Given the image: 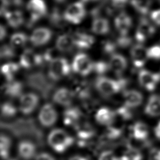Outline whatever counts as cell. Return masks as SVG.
I'll use <instances>...</instances> for the list:
<instances>
[{
    "label": "cell",
    "mask_w": 160,
    "mask_h": 160,
    "mask_svg": "<svg viewBox=\"0 0 160 160\" xmlns=\"http://www.w3.org/2000/svg\"><path fill=\"white\" fill-rule=\"evenodd\" d=\"M26 84L31 88L39 92L44 99H48L54 88L53 81L41 71H35L26 75Z\"/></svg>",
    "instance_id": "obj_1"
},
{
    "label": "cell",
    "mask_w": 160,
    "mask_h": 160,
    "mask_svg": "<svg viewBox=\"0 0 160 160\" xmlns=\"http://www.w3.org/2000/svg\"><path fill=\"white\" fill-rule=\"evenodd\" d=\"M128 80L124 78H119L114 80L104 76H99L95 80L96 90L103 96L109 97L125 89L128 84Z\"/></svg>",
    "instance_id": "obj_2"
},
{
    "label": "cell",
    "mask_w": 160,
    "mask_h": 160,
    "mask_svg": "<svg viewBox=\"0 0 160 160\" xmlns=\"http://www.w3.org/2000/svg\"><path fill=\"white\" fill-rule=\"evenodd\" d=\"M48 142L55 151L62 153L73 144L74 139L64 130L55 129L49 134Z\"/></svg>",
    "instance_id": "obj_3"
},
{
    "label": "cell",
    "mask_w": 160,
    "mask_h": 160,
    "mask_svg": "<svg viewBox=\"0 0 160 160\" xmlns=\"http://www.w3.org/2000/svg\"><path fill=\"white\" fill-rule=\"evenodd\" d=\"M70 71L71 66L66 58H55L49 63L48 75L52 81H56L68 76Z\"/></svg>",
    "instance_id": "obj_4"
},
{
    "label": "cell",
    "mask_w": 160,
    "mask_h": 160,
    "mask_svg": "<svg viewBox=\"0 0 160 160\" xmlns=\"http://www.w3.org/2000/svg\"><path fill=\"white\" fill-rule=\"evenodd\" d=\"M63 14L66 22L74 24L80 23L86 15V10L83 2L78 1L71 4L67 7Z\"/></svg>",
    "instance_id": "obj_5"
},
{
    "label": "cell",
    "mask_w": 160,
    "mask_h": 160,
    "mask_svg": "<svg viewBox=\"0 0 160 160\" xmlns=\"http://www.w3.org/2000/svg\"><path fill=\"white\" fill-rule=\"evenodd\" d=\"M93 63L87 54L78 53L72 60V68L74 72L85 76L93 71Z\"/></svg>",
    "instance_id": "obj_6"
},
{
    "label": "cell",
    "mask_w": 160,
    "mask_h": 160,
    "mask_svg": "<svg viewBox=\"0 0 160 160\" xmlns=\"http://www.w3.org/2000/svg\"><path fill=\"white\" fill-rule=\"evenodd\" d=\"M27 9L31 18L28 22V27L32 26L47 13V7L43 0H30L27 4Z\"/></svg>",
    "instance_id": "obj_7"
},
{
    "label": "cell",
    "mask_w": 160,
    "mask_h": 160,
    "mask_svg": "<svg viewBox=\"0 0 160 160\" xmlns=\"http://www.w3.org/2000/svg\"><path fill=\"white\" fill-rule=\"evenodd\" d=\"M45 64L42 54L36 53L31 49H26L21 55L19 65L23 68L30 69Z\"/></svg>",
    "instance_id": "obj_8"
},
{
    "label": "cell",
    "mask_w": 160,
    "mask_h": 160,
    "mask_svg": "<svg viewBox=\"0 0 160 160\" xmlns=\"http://www.w3.org/2000/svg\"><path fill=\"white\" fill-rule=\"evenodd\" d=\"M57 119V112L51 104L46 103L42 106L38 114V119L42 126L51 127L54 124Z\"/></svg>",
    "instance_id": "obj_9"
},
{
    "label": "cell",
    "mask_w": 160,
    "mask_h": 160,
    "mask_svg": "<svg viewBox=\"0 0 160 160\" xmlns=\"http://www.w3.org/2000/svg\"><path fill=\"white\" fill-rule=\"evenodd\" d=\"M139 84L149 91H153L160 81V74L143 69L138 73Z\"/></svg>",
    "instance_id": "obj_10"
},
{
    "label": "cell",
    "mask_w": 160,
    "mask_h": 160,
    "mask_svg": "<svg viewBox=\"0 0 160 160\" xmlns=\"http://www.w3.org/2000/svg\"><path fill=\"white\" fill-rule=\"evenodd\" d=\"M39 103V97L37 94L32 92L26 93L20 97L19 110L25 114H31L34 111Z\"/></svg>",
    "instance_id": "obj_11"
},
{
    "label": "cell",
    "mask_w": 160,
    "mask_h": 160,
    "mask_svg": "<svg viewBox=\"0 0 160 160\" xmlns=\"http://www.w3.org/2000/svg\"><path fill=\"white\" fill-rule=\"evenodd\" d=\"M155 28L145 18H142L138 25L135 38L139 42H143L155 33Z\"/></svg>",
    "instance_id": "obj_12"
},
{
    "label": "cell",
    "mask_w": 160,
    "mask_h": 160,
    "mask_svg": "<svg viewBox=\"0 0 160 160\" xmlns=\"http://www.w3.org/2000/svg\"><path fill=\"white\" fill-rule=\"evenodd\" d=\"M74 97L72 90L66 88H60L54 91L52 99L56 104L68 108L72 104Z\"/></svg>",
    "instance_id": "obj_13"
},
{
    "label": "cell",
    "mask_w": 160,
    "mask_h": 160,
    "mask_svg": "<svg viewBox=\"0 0 160 160\" xmlns=\"http://www.w3.org/2000/svg\"><path fill=\"white\" fill-rule=\"evenodd\" d=\"M52 36V32L47 28H38L35 29L31 36L30 41L32 45L35 46H41L47 44Z\"/></svg>",
    "instance_id": "obj_14"
},
{
    "label": "cell",
    "mask_w": 160,
    "mask_h": 160,
    "mask_svg": "<svg viewBox=\"0 0 160 160\" xmlns=\"http://www.w3.org/2000/svg\"><path fill=\"white\" fill-rule=\"evenodd\" d=\"M131 58L132 64L135 68H142L148 58L147 49L141 44L133 46L131 49Z\"/></svg>",
    "instance_id": "obj_15"
},
{
    "label": "cell",
    "mask_w": 160,
    "mask_h": 160,
    "mask_svg": "<svg viewBox=\"0 0 160 160\" xmlns=\"http://www.w3.org/2000/svg\"><path fill=\"white\" fill-rule=\"evenodd\" d=\"M83 112L78 107H68L63 112V122L67 126L75 127L81 122Z\"/></svg>",
    "instance_id": "obj_16"
},
{
    "label": "cell",
    "mask_w": 160,
    "mask_h": 160,
    "mask_svg": "<svg viewBox=\"0 0 160 160\" xmlns=\"http://www.w3.org/2000/svg\"><path fill=\"white\" fill-rule=\"evenodd\" d=\"M1 15L6 18L9 26L13 28H17L24 22V16L21 11H8L4 6L1 8Z\"/></svg>",
    "instance_id": "obj_17"
},
{
    "label": "cell",
    "mask_w": 160,
    "mask_h": 160,
    "mask_svg": "<svg viewBox=\"0 0 160 160\" xmlns=\"http://www.w3.org/2000/svg\"><path fill=\"white\" fill-rule=\"evenodd\" d=\"M109 69L117 76H120L128 66V61L122 54L114 53L111 56L109 62Z\"/></svg>",
    "instance_id": "obj_18"
},
{
    "label": "cell",
    "mask_w": 160,
    "mask_h": 160,
    "mask_svg": "<svg viewBox=\"0 0 160 160\" xmlns=\"http://www.w3.org/2000/svg\"><path fill=\"white\" fill-rule=\"evenodd\" d=\"M116 116V113L115 111L107 107H102L97 111L95 118L99 124L109 126L114 122Z\"/></svg>",
    "instance_id": "obj_19"
},
{
    "label": "cell",
    "mask_w": 160,
    "mask_h": 160,
    "mask_svg": "<svg viewBox=\"0 0 160 160\" xmlns=\"http://www.w3.org/2000/svg\"><path fill=\"white\" fill-rule=\"evenodd\" d=\"M131 18L126 12H122L117 15L114 19L115 28L121 35L128 34L132 26Z\"/></svg>",
    "instance_id": "obj_20"
},
{
    "label": "cell",
    "mask_w": 160,
    "mask_h": 160,
    "mask_svg": "<svg viewBox=\"0 0 160 160\" xmlns=\"http://www.w3.org/2000/svg\"><path fill=\"white\" fill-rule=\"evenodd\" d=\"M56 49L61 52H71L75 46L73 35L69 34H61L56 39Z\"/></svg>",
    "instance_id": "obj_21"
},
{
    "label": "cell",
    "mask_w": 160,
    "mask_h": 160,
    "mask_svg": "<svg viewBox=\"0 0 160 160\" xmlns=\"http://www.w3.org/2000/svg\"><path fill=\"white\" fill-rule=\"evenodd\" d=\"M123 98L124 104L131 108L139 106L143 101L142 94L139 91L134 89L126 90L124 91Z\"/></svg>",
    "instance_id": "obj_22"
},
{
    "label": "cell",
    "mask_w": 160,
    "mask_h": 160,
    "mask_svg": "<svg viewBox=\"0 0 160 160\" xmlns=\"http://www.w3.org/2000/svg\"><path fill=\"white\" fill-rule=\"evenodd\" d=\"M75 46L80 49L90 48L94 42V38L86 32H78L73 34Z\"/></svg>",
    "instance_id": "obj_23"
},
{
    "label": "cell",
    "mask_w": 160,
    "mask_h": 160,
    "mask_svg": "<svg viewBox=\"0 0 160 160\" xmlns=\"http://www.w3.org/2000/svg\"><path fill=\"white\" fill-rule=\"evenodd\" d=\"M4 94L11 98H16L22 96L23 84L18 81H8L2 87Z\"/></svg>",
    "instance_id": "obj_24"
},
{
    "label": "cell",
    "mask_w": 160,
    "mask_h": 160,
    "mask_svg": "<svg viewBox=\"0 0 160 160\" xmlns=\"http://www.w3.org/2000/svg\"><path fill=\"white\" fill-rule=\"evenodd\" d=\"M74 96L82 101L91 98V86L86 81L76 82L72 89Z\"/></svg>",
    "instance_id": "obj_25"
},
{
    "label": "cell",
    "mask_w": 160,
    "mask_h": 160,
    "mask_svg": "<svg viewBox=\"0 0 160 160\" xmlns=\"http://www.w3.org/2000/svg\"><path fill=\"white\" fill-rule=\"evenodd\" d=\"M19 156L25 160L32 159L36 153V147L34 144L27 140L21 141L18 147Z\"/></svg>",
    "instance_id": "obj_26"
},
{
    "label": "cell",
    "mask_w": 160,
    "mask_h": 160,
    "mask_svg": "<svg viewBox=\"0 0 160 160\" xmlns=\"http://www.w3.org/2000/svg\"><path fill=\"white\" fill-rule=\"evenodd\" d=\"M144 112L150 116H160V96L153 94L149 97L146 105Z\"/></svg>",
    "instance_id": "obj_27"
},
{
    "label": "cell",
    "mask_w": 160,
    "mask_h": 160,
    "mask_svg": "<svg viewBox=\"0 0 160 160\" xmlns=\"http://www.w3.org/2000/svg\"><path fill=\"white\" fill-rule=\"evenodd\" d=\"M109 23L104 17L94 18L92 23V31L97 34H106L109 31Z\"/></svg>",
    "instance_id": "obj_28"
},
{
    "label": "cell",
    "mask_w": 160,
    "mask_h": 160,
    "mask_svg": "<svg viewBox=\"0 0 160 160\" xmlns=\"http://www.w3.org/2000/svg\"><path fill=\"white\" fill-rule=\"evenodd\" d=\"M79 139L86 140L91 138L95 133L92 126L88 122H80L75 127Z\"/></svg>",
    "instance_id": "obj_29"
},
{
    "label": "cell",
    "mask_w": 160,
    "mask_h": 160,
    "mask_svg": "<svg viewBox=\"0 0 160 160\" xmlns=\"http://www.w3.org/2000/svg\"><path fill=\"white\" fill-rule=\"evenodd\" d=\"M49 21L50 24L55 28H61L65 25L66 21L64 14L58 8H54L49 15Z\"/></svg>",
    "instance_id": "obj_30"
},
{
    "label": "cell",
    "mask_w": 160,
    "mask_h": 160,
    "mask_svg": "<svg viewBox=\"0 0 160 160\" xmlns=\"http://www.w3.org/2000/svg\"><path fill=\"white\" fill-rule=\"evenodd\" d=\"M132 137L138 139H146L149 129L148 126L142 122H137L132 127Z\"/></svg>",
    "instance_id": "obj_31"
},
{
    "label": "cell",
    "mask_w": 160,
    "mask_h": 160,
    "mask_svg": "<svg viewBox=\"0 0 160 160\" xmlns=\"http://www.w3.org/2000/svg\"><path fill=\"white\" fill-rule=\"evenodd\" d=\"M19 66L15 62H8L2 66L1 72L8 81L13 80V78L19 71Z\"/></svg>",
    "instance_id": "obj_32"
},
{
    "label": "cell",
    "mask_w": 160,
    "mask_h": 160,
    "mask_svg": "<svg viewBox=\"0 0 160 160\" xmlns=\"http://www.w3.org/2000/svg\"><path fill=\"white\" fill-rule=\"evenodd\" d=\"M131 5L139 13L146 14L148 12L151 4V0H131Z\"/></svg>",
    "instance_id": "obj_33"
},
{
    "label": "cell",
    "mask_w": 160,
    "mask_h": 160,
    "mask_svg": "<svg viewBox=\"0 0 160 160\" xmlns=\"http://www.w3.org/2000/svg\"><path fill=\"white\" fill-rule=\"evenodd\" d=\"M28 36L23 32H16L11 36L10 42L14 48L24 46L28 41Z\"/></svg>",
    "instance_id": "obj_34"
},
{
    "label": "cell",
    "mask_w": 160,
    "mask_h": 160,
    "mask_svg": "<svg viewBox=\"0 0 160 160\" xmlns=\"http://www.w3.org/2000/svg\"><path fill=\"white\" fill-rule=\"evenodd\" d=\"M142 158L139 149L128 147V149L119 159V160H142Z\"/></svg>",
    "instance_id": "obj_35"
},
{
    "label": "cell",
    "mask_w": 160,
    "mask_h": 160,
    "mask_svg": "<svg viewBox=\"0 0 160 160\" xmlns=\"http://www.w3.org/2000/svg\"><path fill=\"white\" fill-rule=\"evenodd\" d=\"M11 147V140L6 135L1 134V156L4 159L8 158L9 148Z\"/></svg>",
    "instance_id": "obj_36"
},
{
    "label": "cell",
    "mask_w": 160,
    "mask_h": 160,
    "mask_svg": "<svg viewBox=\"0 0 160 160\" xmlns=\"http://www.w3.org/2000/svg\"><path fill=\"white\" fill-rule=\"evenodd\" d=\"M17 109L15 105L11 102H5L1 106V114L5 118H11L15 116Z\"/></svg>",
    "instance_id": "obj_37"
},
{
    "label": "cell",
    "mask_w": 160,
    "mask_h": 160,
    "mask_svg": "<svg viewBox=\"0 0 160 160\" xmlns=\"http://www.w3.org/2000/svg\"><path fill=\"white\" fill-rule=\"evenodd\" d=\"M117 43L116 41H113L111 39H107L104 41L102 43V49L104 54L108 55H112L114 54L117 48Z\"/></svg>",
    "instance_id": "obj_38"
},
{
    "label": "cell",
    "mask_w": 160,
    "mask_h": 160,
    "mask_svg": "<svg viewBox=\"0 0 160 160\" xmlns=\"http://www.w3.org/2000/svg\"><path fill=\"white\" fill-rule=\"evenodd\" d=\"M131 108H129L125 104L118 108L115 111L116 115H118L124 120H128L132 118L133 112L131 110Z\"/></svg>",
    "instance_id": "obj_39"
},
{
    "label": "cell",
    "mask_w": 160,
    "mask_h": 160,
    "mask_svg": "<svg viewBox=\"0 0 160 160\" xmlns=\"http://www.w3.org/2000/svg\"><path fill=\"white\" fill-rule=\"evenodd\" d=\"M15 48L12 45L4 44L1 48V58L2 59H9L15 56Z\"/></svg>",
    "instance_id": "obj_40"
},
{
    "label": "cell",
    "mask_w": 160,
    "mask_h": 160,
    "mask_svg": "<svg viewBox=\"0 0 160 160\" xmlns=\"http://www.w3.org/2000/svg\"><path fill=\"white\" fill-rule=\"evenodd\" d=\"M109 69V63L104 61H98L93 63V71L100 76L106 73Z\"/></svg>",
    "instance_id": "obj_41"
},
{
    "label": "cell",
    "mask_w": 160,
    "mask_h": 160,
    "mask_svg": "<svg viewBox=\"0 0 160 160\" xmlns=\"http://www.w3.org/2000/svg\"><path fill=\"white\" fill-rule=\"evenodd\" d=\"M121 134H122V130L120 128L112 126L111 125L108 126L106 130L105 131L106 138L110 140L116 139L119 138Z\"/></svg>",
    "instance_id": "obj_42"
},
{
    "label": "cell",
    "mask_w": 160,
    "mask_h": 160,
    "mask_svg": "<svg viewBox=\"0 0 160 160\" xmlns=\"http://www.w3.org/2000/svg\"><path fill=\"white\" fill-rule=\"evenodd\" d=\"M116 42L118 47L121 48H126L129 47L131 44L132 39L129 36H128V34L126 35L120 34V36L116 38Z\"/></svg>",
    "instance_id": "obj_43"
},
{
    "label": "cell",
    "mask_w": 160,
    "mask_h": 160,
    "mask_svg": "<svg viewBox=\"0 0 160 160\" xmlns=\"http://www.w3.org/2000/svg\"><path fill=\"white\" fill-rule=\"evenodd\" d=\"M148 58L152 59H160V46L154 45L147 49Z\"/></svg>",
    "instance_id": "obj_44"
},
{
    "label": "cell",
    "mask_w": 160,
    "mask_h": 160,
    "mask_svg": "<svg viewBox=\"0 0 160 160\" xmlns=\"http://www.w3.org/2000/svg\"><path fill=\"white\" fill-rule=\"evenodd\" d=\"M98 160H119L112 151L108 150L103 151L99 156Z\"/></svg>",
    "instance_id": "obj_45"
},
{
    "label": "cell",
    "mask_w": 160,
    "mask_h": 160,
    "mask_svg": "<svg viewBox=\"0 0 160 160\" xmlns=\"http://www.w3.org/2000/svg\"><path fill=\"white\" fill-rule=\"evenodd\" d=\"M151 18L157 25L160 26V9L152 11L151 12Z\"/></svg>",
    "instance_id": "obj_46"
},
{
    "label": "cell",
    "mask_w": 160,
    "mask_h": 160,
    "mask_svg": "<svg viewBox=\"0 0 160 160\" xmlns=\"http://www.w3.org/2000/svg\"><path fill=\"white\" fill-rule=\"evenodd\" d=\"M128 0H111V6L115 9H121L125 6Z\"/></svg>",
    "instance_id": "obj_47"
},
{
    "label": "cell",
    "mask_w": 160,
    "mask_h": 160,
    "mask_svg": "<svg viewBox=\"0 0 160 160\" xmlns=\"http://www.w3.org/2000/svg\"><path fill=\"white\" fill-rule=\"evenodd\" d=\"M149 160H160V149H152L149 154Z\"/></svg>",
    "instance_id": "obj_48"
},
{
    "label": "cell",
    "mask_w": 160,
    "mask_h": 160,
    "mask_svg": "<svg viewBox=\"0 0 160 160\" xmlns=\"http://www.w3.org/2000/svg\"><path fill=\"white\" fill-rule=\"evenodd\" d=\"M4 6H21L22 3V0H1Z\"/></svg>",
    "instance_id": "obj_49"
},
{
    "label": "cell",
    "mask_w": 160,
    "mask_h": 160,
    "mask_svg": "<svg viewBox=\"0 0 160 160\" xmlns=\"http://www.w3.org/2000/svg\"><path fill=\"white\" fill-rule=\"evenodd\" d=\"M36 160H55V159L48 153L42 152L36 157Z\"/></svg>",
    "instance_id": "obj_50"
},
{
    "label": "cell",
    "mask_w": 160,
    "mask_h": 160,
    "mask_svg": "<svg viewBox=\"0 0 160 160\" xmlns=\"http://www.w3.org/2000/svg\"><path fill=\"white\" fill-rule=\"evenodd\" d=\"M68 160H88V159L80 155H74L70 157Z\"/></svg>",
    "instance_id": "obj_51"
},
{
    "label": "cell",
    "mask_w": 160,
    "mask_h": 160,
    "mask_svg": "<svg viewBox=\"0 0 160 160\" xmlns=\"http://www.w3.org/2000/svg\"><path fill=\"white\" fill-rule=\"evenodd\" d=\"M6 35V29L2 25L1 26V39L2 40Z\"/></svg>",
    "instance_id": "obj_52"
},
{
    "label": "cell",
    "mask_w": 160,
    "mask_h": 160,
    "mask_svg": "<svg viewBox=\"0 0 160 160\" xmlns=\"http://www.w3.org/2000/svg\"><path fill=\"white\" fill-rule=\"evenodd\" d=\"M154 132L156 136L160 139V121L158 122V125L154 129Z\"/></svg>",
    "instance_id": "obj_53"
},
{
    "label": "cell",
    "mask_w": 160,
    "mask_h": 160,
    "mask_svg": "<svg viewBox=\"0 0 160 160\" xmlns=\"http://www.w3.org/2000/svg\"><path fill=\"white\" fill-rule=\"evenodd\" d=\"M97 0H82V2H92V1H95Z\"/></svg>",
    "instance_id": "obj_54"
},
{
    "label": "cell",
    "mask_w": 160,
    "mask_h": 160,
    "mask_svg": "<svg viewBox=\"0 0 160 160\" xmlns=\"http://www.w3.org/2000/svg\"><path fill=\"white\" fill-rule=\"evenodd\" d=\"M56 2H64L65 0H54Z\"/></svg>",
    "instance_id": "obj_55"
},
{
    "label": "cell",
    "mask_w": 160,
    "mask_h": 160,
    "mask_svg": "<svg viewBox=\"0 0 160 160\" xmlns=\"http://www.w3.org/2000/svg\"><path fill=\"white\" fill-rule=\"evenodd\" d=\"M158 1H159V2H160V0H158Z\"/></svg>",
    "instance_id": "obj_56"
}]
</instances>
